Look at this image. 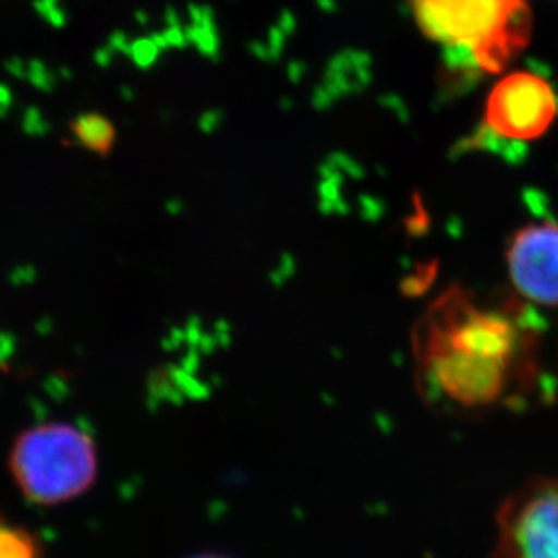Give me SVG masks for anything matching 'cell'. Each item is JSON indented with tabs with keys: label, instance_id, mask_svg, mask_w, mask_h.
<instances>
[{
	"label": "cell",
	"instance_id": "6da1fadb",
	"mask_svg": "<svg viewBox=\"0 0 558 558\" xmlns=\"http://www.w3.org/2000/svg\"><path fill=\"white\" fill-rule=\"evenodd\" d=\"M412 347L418 392L440 410L515 409L543 383L541 323L515 294L484 305L451 284L424 311Z\"/></svg>",
	"mask_w": 558,
	"mask_h": 558
},
{
	"label": "cell",
	"instance_id": "7a4b0ae2",
	"mask_svg": "<svg viewBox=\"0 0 558 558\" xmlns=\"http://www.w3.org/2000/svg\"><path fill=\"white\" fill-rule=\"evenodd\" d=\"M426 37L450 51L453 70L499 75L532 43L526 0H412Z\"/></svg>",
	"mask_w": 558,
	"mask_h": 558
},
{
	"label": "cell",
	"instance_id": "3957f363",
	"mask_svg": "<svg viewBox=\"0 0 558 558\" xmlns=\"http://www.w3.org/2000/svg\"><path fill=\"white\" fill-rule=\"evenodd\" d=\"M8 464L27 500L53 506L92 489L98 477V450L92 435L78 426L38 424L16 437Z\"/></svg>",
	"mask_w": 558,
	"mask_h": 558
},
{
	"label": "cell",
	"instance_id": "277c9868",
	"mask_svg": "<svg viewBox=\"0 0 558 558\" xmlns=\"http://www.w3.org/2000/svg\"><path fill=\"white\" fill-rule=\"evenodd\" d=\"M489 558H558V475H537L497 510Z\"/></svg>",
	"mask_w": 558,
	"mask_h": 558
},
{
	"label": "cell",
	"instance_id": "5b68a950",
	"mask_svg": "<svg viewBox=\"0 0 558 558\" xmlns=\"http://www.w3.org/2000/svg\"><path fill=\"white\" fill-rule=\"evenodd\" d=\"M558 114L551 82L533 71H513L495 84L484 108V133L502 142L543 138Z\"/></svg>",
	"mask_w": 558,
	"mask_h": 558
},
{
	"label": "cell",
	"instance_id": "8992f818",
	"mask_svg": "<svg viewBox=\"0 0 558 558\" xmlns=\"http://www.w3.org/2000/svg\"><path fill=\"white\" fill-rule=\"evenodd\" d=\"M513 294L527 305L558 306V221L517 229L505 251Z\"/></svg>",
	"mask_w": 558,
	"mask_h": 558
},
{
	"label": "cell",
	"instance_id": "52a82bcc",
	"mask_svg": "<svg viewBox=\"0 0 558 558\" xmlns=\"http://www.w3.org/2000/svg\"><path fill=\"white\" fill-rule=\"evenodd\" d=\"M70 135L82 149L108 156L117 142L113 122L100 113L78 114L70 124Z\"/></svg>",
	"mask_w": 558,
	"mask_h": 558
},
{
	"label": "cell",
	"instance_id": "ba28073f",
	"mask_svg": "<svg viewBox=\"0 0 558 558\" xmlns=\"http://www.w3.org/2000/svg\"><path fill=\"white\" fill-rule=\"evenodd\" d=\"M0 558H44L43 546L24 527L0 522Z\"/></svg>",
	"mask_w": 558,
	"mask_h": 558
},
{
	"label": "cell",
	"instance_id": "9c48e42d",
	"mask_svg": "<svg viewBox=\"0 0 558 558\" xmlns=\"http://www.w3.org/2000/svg\"><path fill=\"white\" fill-rule=\"evenodd\" d=\"M183 558H236L232 557V555L227 554H218V551H202V554L189 555V557Z\"/></svg>",
	"mask_w": 558,
	"mask_h": 558
}]
</instances>
